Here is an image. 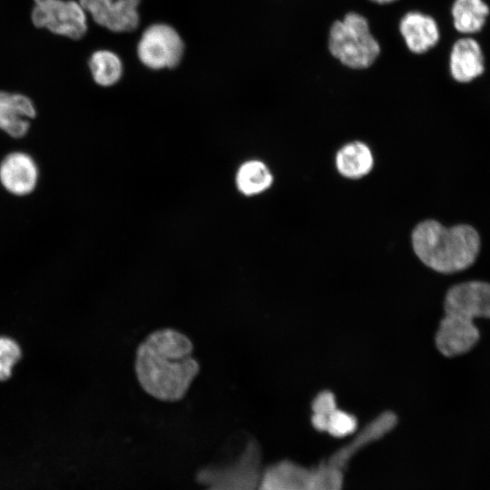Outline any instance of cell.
Instances as JSON below:
<instances>
[{
  "label": "cell",
  "mask_w": 490,
  "mask_h": 490,
  "mask_svg": "<svg viewBox=\"0 0 490 490\" xmlns=\"http://www.w3.org/2000/svg\"><path fill=\"white\" fill-rule=\"evenodd\" d=\"M328 49L335 58L352 69L369 67L380 53L379 44L371 34L368 20L354 12L332 24Z\"/></svg>",
  "instance_id": "4"
},
{
  "label": "cell",
  "mask_w": 490,
  "mask_h": 490,
  "mask_svg": "<svg viewBox=\"0 0 490 490\" xmlns=\"http://www.w3.org/2000/svg\"><path fill=\"white\" fill-rule=\"evenodd\" d=\"M489 14L483 0H456L452 6L455 28L463 34L479 32Z\"/></svg>",
  "instance_id": "18"
},
{
  "label": "cell",
  "mask_w": 490,
  "mask_h": 490,
  "mask_svg": "<svg viewBox=\"0 0 490 490\" xmlns=\"http://www.w3.org/2000/svg\"><path fill=\"white\" fill-rule=\"evenodd\" d=\"M311 468L281 460L262 469L258 490H308Z\"/></svg>",
  "instance_id": "13"
},
{
  "label": "cell",
  "mask_w": 490,
  "mask_h": 490,
  "mask_svg": "<svg viewBox=\"0 0 490 490\" xmlns=\"http://www.w3.org/2000/svg\"><path fill=\"white\" fill-rule=\"evenodd\" d=\"M336 165L340 174L358 179L368 174L373 166L370 149L363 142H353L344 145L336 155Z\"/></svg>",
  "instance_id": "17"
},
{
  "label": "cell",
  "mask_w": 490,
  "mask_h": 490,
  "mask_svg": "<svg viewBox=\"0 0 490 490\" xmlns=\"http://www.w3.org/2000/svg\"><path fill=\"white\" fill-rule=\"evenodd\" d=\"M38 168L27 153L15 152L7 154L0 163V182L10 193L24 196L36 187Z\"/></svg>",
  "instance_id": "12"
},
{
  "label": "cell",
  "mask_w": 490,
  "mask_h": 490,
  "mask_svg": "<svg viewBox=\"0 0 490 490\" xmlns=\"http://www.w3.org/2000/svg\"><path fill=\"white\" fill-rule=\"evenodd\" d=\"M445 313H453L474 320L490 318V284L468 281L451 287L444 300Z\"/></svg>",
  "instance_id": "8"
},
{
  "label": "cell",
  "mask_w": 490,
  "mask_h": 490,
  "mask_svg": "<svg viewBox=\"0 0 490 490\" xmlns=\"http://www.w3.org/2000/svg\"><path fill=\"white\" fill-rule=\"evenodd\" d=\"M205 490H218V489L213 488V487H206Z\"/></svg>",
  "instance_id": "25"
},
{
  "label": "cell",
  "mask_w": 490,
  "mask_h": 490,
  "mask_svg": "<svg viewBox=\"0 0 490 490\" xmlns=\"http://www.w3.org/2000/svg\"><path fill=\"white\" fill-rule=\"evenodd\" d=\"M272 175L268 167L260 161L243 163L236 176L238 189L247 196L259 194L272 183Z\"/></svg>",
  "instance_id": "19"
},
{
  "label": "cell",
  "mask_w": 490,
  "mask_h": 490,
  "mask_svg": "<svg viewBox=\"0 0 490 490\" xmlns=\"http://www.w3.org/2000/svg\"><path fill=\"white\" fill-rule=\"evenodd\" d=\"M20 358L19 345L10 338L0 337V381L10 377L14 366Z\"/></svg>",
  "instance_id": "22"
},
{
  "label": "cell",
  "mask_w": 490,
  "mask_h": 490,
  "mask_svg": "<svg viewBox=\"0 0 490 490\" xmlns=\"http://www.w3.org/2000/svg\"><path fill=\"white\" fill-rule=\"evenodd\" d=\"M374 3H377V4H380V5H385V4H389V3H392L394 1H397V0H370Z\"/></svg>",
  "instance_id": "24"
},
{
  "label": "cell",
  "mask_w": 490,
  "mask_h": 490,
  "mask_svg": "<svg viewBox=\"0 0 490 490\" xmlns=\"http://www.w3.org/2000/svg\"><path fill=\"white\" fill-rule=\"evenodd\" d=\"M90 23L114 34H134L142 28V0H78Z\"/></svg>",
  "instance_id": "7"
},
{
  "label": "cell",
  "mask_w": 490,
  "mask_h": 490,
  "mask_svg": "<svg viewBox=\"0 0 490 490\" xmlns=\"http://www.w3.org/2000/svg\"><path fill=\"white\" fill-rule=\"evenodd\" d=\"M358 421L354 415L336 407L323 420L320 432H327L334 437H345L354 434Z\"/></svg>",
  "instance_id": "21"
},
{
  "label": "cell",
  "mask_w": 490,
  "mask_h": 490,
  "mask_svg": "<svg viewBox=\"0 0 490 490\" xmlns=\"http://www.w3.org/2000/svg\"><path fill=\"white\" fill-rule=\"evenodd\" d=\"M134 54L137 63L148 71H173L184 60L186 43L176 26L165 21H153L137 33Z\"/></svg>",
  "instance_id": "3"
},
{
  "label": "cell",
  "mask_w": 490,
  "mask_h": 490,
  "mask_svg": "<svg viewBox=\"0 0 490 490\" xmlns=\"http://www.w3.org/2000/svg\"><path fill=\"white\" fill-rule=\"evenodd\" d=\"M345 469L327 459L311 468L308 490H343Z\"/></svg>",
  "instance_id": "20"
},
{
  "label": "cell",
  "mask_w": 490,
  "mask_h": 490,
  "mask_svg": "<svg viewBox=\"0 0 490 490\" xmlns=\"http://www.w3.org/2000/svg\"><path fill=\"white\" fill-rule=\"evenodd\" d=\"M399 31L407 48L414 54L426 53L439 40L435 19L419 12L407 13L400 20Z\"/></svg>",
  "instance_id": "14"
},
{
  "label": "cell",
  "mask_w": 490,
  "mask_h": 490,
  "mask_svg": "<svg viewBox=\"0 0 490 490\" xmlns=\"http://www.w3.org/2000/svg\"><path fill=\"white\" fill-rule=\"evenodd\" d=\"M397 424V415L387 410L368 422L346 445L333 452L327 460L346 469L351 459L370 444L387 435Z\"/></svg>",
  "instance_id": "11"
},
{
  "label": "cell",
  "mask_w": 490,
  "mask_h": 490,
  "mask_svg": "<svg viewBox=\"0 0 490 490\" xmlns=\"http://www.w3.org/2000/svg\"><path fill=\"white\" fill-rule=\"evenodd\" d=\"M261 472L260 443L249 437L231 462L203 467L197 473L196 480L218 490H258Z\"/></svg>",
  "instance_id": "5"
},
{
  "label": "cell",
  "mask_w": 490,
  "mask_h": 490,
  "mask_svg": "<svg viewBox=\"0 0 490 490\" xmlns=\"http://www.w3.org/2000/svg\"><path fill=\"white\" fill-rule=\"evenodd\" d=\"M32 24L54 36L79 41L90 29V19L78 0H33Z\"/></svg>",
  "instance_id": "6"
},
{
  "label": "cell",
  "mask_w": 490,
  "mask_h": 490,
  "mask_svg": "<svg viewBox=\"0 0 490 490\" xmlns=\"http://www.w3.org/2000/svg\"><path fill=\"white\" fill-rule=\"evenodd\" d=\"M484 70V55L479 44L470 37L457 40L450 54L453 78L460 83H467L482 74Z\"/></svg>",
  "instance_id": "16"
},
{
  "label": "cell",
  "mask_w": 490,
  "mask_h": 490,
  "mask_svg": "<svg viewBox=\"0 0 490 490\" xmlns=\"http://www.w3.org/2000/svg\"><path fill=\"white\" fill-rule=\"evenodd\" d=\"M36 115L33 98L23 92L0 89V130L13 138H22Z\"/></svg>",
  "instance_id": "10"
},
{
  "label": "cell",
  "mask_w": 490,
  "mask_h": 490,
  "mask_svg": "<svg viewBox=\"0 0 490 490\" xmlns=\"http://www.w3.org/2000/svg\"><path fill=\"white\" fill-rule=\"evenodd\" d=\"M337 407L333 392L329 390L320 391L313 399L311 409L312 426L319 431L324 418Z\"/></svg>",
  "instance_id": "23"
},
{
  "label": "cell",
  "mask_w": 490,
  "mask_h": 490,
  "mask_svg": "<svg viewBox=\"0 0 490 490\" xmlns=\"http://www.w3.org/2000/svg\"><path fill=\"white\" fill-rule=\"evenodd\" d=\"M417 258L439 273H455L469 268L480 250V237L470 225L446 228L436 220L420 222L412 232Z\"/></svg>",
  "instance_id": "2"
},
{
  "label": "cell",
  "mask_w": 490,
  "mask_h": 490,
  "mask_svg": "<svg viewBox=\"0 0 490 490\" xmlns=\"http://www.w3.org/2000/svg\"><path fill=\"white\" fill-rule=\"evenodd\" d=\"M479 337V330L472 319L445 313L436 332L435 342L443 356L451 358L471 350Z\"/></svg>",
  "instance_id": "9"
},
{
  "label": "cell",
  "mask_w": 490,
  "mask_h": 490,
  "mask_svg": "<svg viewBox=\"0 0 490 490\" xmlns=\"http://www.w3.org/2000/svg\"><path fill=\"white\" fill-rule=\"evenodd\" d=\"M192 339L172 327L149 332L134 351L133 372L142 390L162 403H177L201 371Z\"/></svg>",
  "instance_id": "1"
},
{
  "label": "cell",
  "mask_w": 490,
  "mask_h": 490,
  "mask_svg": "<svg viewBox=\"0 0 490 490\" xmlns=\"http://www.w3.org/2000/svg\"><path fill=\"white\" fill-rule=\"evenodd\" d=\"M86 66L93 84L102 88H112L119 84L126 71L122 55L108 47L93 50L87 57Z\"/></svg>",
  "instance_id": "15"
}]
</instances>
